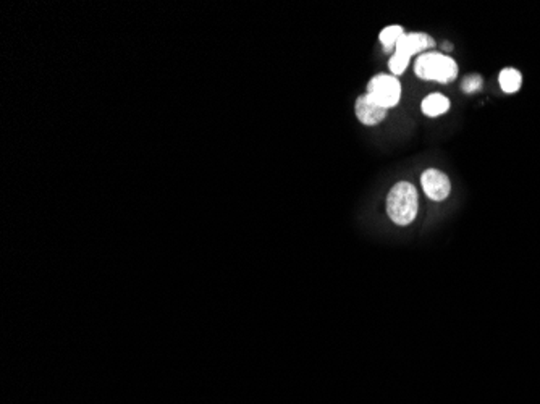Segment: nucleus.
I'll return each instance as SVG.
<instances>
[{
    "mask_svg": "<svg viewBox=\"0 0 540 404\" xmlns=\"http://www.w3.org/2000/svg\"><path fill=\"white\" fill-rule=\"evenodd\" d=\"M404 36V29L398 26V24H393V26H386L384 28L382 31H380V42H382V46L386 52L393 51V49H396V44H398V41L401 37Z\"/></svg>",
    "mask_w": 540,
    "mask_h": 404,
    "instance_id": "nucleus-9",
    "label": "nucleus"
},
{
    "mask_svg": "<svg viewBox=\"0 0 540 404\" xmlns=\"http://www.w3.org/2000/svg\"><path fill=\"white\" fill-rule=\"evenodd\" d=\"M480 87H482V78H480L479 75H469V76H466L464 80H463L461 90L464 92H468V94H471V92L479 91Z\"/></svg>",
    "mask_w": 540,
    "mask_h": 404,
    "instance_id": "nucleus-11",
    "label": "nucleus"
},
{
    "mask_svg": "<svg viewBox=\"0 0 540 404\" xmlns=\"http://www.w3.org/2000/svg\"><path fill=\"white\" fill-rule=\"evenodd\" d=\"M414 71L425 81L450 83L458 76V65L452 57L443 53H420L414 63Z\"/></svg>",
    "mask_w": 540,
    "mask_h": 404,
    "instance_id": "nucleus-2",
    "label": "nucleus"
},
{
    "mask_svg": "<svg viewBox=\"0 0 540 404\" xmlns=\"http://www.w3.org/2000/svg\"><path fill=\"white\" fill-rule=\"evenodd\" d=\"M370 99L384 108H391L400 102L401 85L395 76L377 75L369 81L368 92Z\"/></svg>",
    "mask_w": 540,
    "mask_h": 404,
    "instance_id": "nucleus-3",
    "label": "nucleus"
},
{
    "mask_svg": "<svg viewBox=\"0 0 540 404\" xmlns=\"http://www.w3.org/2000/svg\"><path fill=\"white\" fill-rule=\"evenodd\" d=\"M498 83L503 92H507V94H514V92L519 91V87L523 85V76L516 68H505V70H502V73H500Z\"/></svg>",
    "mask_w": 540,
    "mask_h": 404,
    "instance_id": "nucleus-8",
    "label": "nucleus"
},
{
    "mask_svg": "<svg viewBox=\"0 0 540 404\" xmlns=\"http://www.w3.org/2000/svg\"><path fill=\"white\" fill-rule=\"evenodd\" d=\"M445 49H447V51H452V46H450V44L448 42H445V46H443Z\"/></svg>",
    "mask_w": 540,
    "mask_h": 404,
    "instance_id": "nucleus-12",
    "label": "nucleus"
},
{
    "mask_svg": "<svg viewBox=\"0 0 540 404\" xmlns=\"http://www.w3.org/2000/svg\"><path fill=\"white\" fill-rule=\"evenodd\" d=\"M408 63H409L408 57L400 56V53L395 52L388 62V68H390V71L393 73V76H398V75H401V73H404Z\"/></svg>",
    "mask_w": 540,
    "mask_h": 404,
    "instance_id": "nucleus-10",
    "label": "nucleus"
},
{
    "mask_svg": "<svg viewBox=\"0 0 540 404\" xmlns=\"http://www.w3.org/2000/svg\"><path fill=\"white\" fill-rule=\"evenodd\" d=\"M423 113L427 117H439L448 112L450 101L443 94H430L423 101Z\"/></svg>",
    "mask_w": 540,
    "mask_h": 404,
    "instance_id": "nucleus-7",
    "label": "nucleus"
},
{
    "mask_svg": "<svg viewBox=\"0 0 540 404\" xmlns=\"http://www.w3.org/2000/svg\"><path fill=\"white\" fill-rule=\"evenodd\" d=\"M354 112H356V117L359 118V121H363L364 125L368 126L379 125V123L386 117V108L377 106V103L370 99L368 94L358 97V101H356V106H354Z\"/></svg>",
    "mask_w": 540,
    "mask_h": 404,
    "instance_id": "nucleus-6",
    "label": "nucleus"
},
{
    "mask_svg": "<svg viewBox=\"0 0 540 404\" xmlns=\"http://www.w3.org/2000/svg\"><path fill=\"white\" fill-rule=\"evenodd\" d=\"M434 39L427 36V34L423 33H404V36L400 39L398 44H396L395 52L400 53V56H404L411 58L416 53H423L425 49L434 47Z\"/></svg>",
    "mask_w": 540,
    "mask_h": 404,
    "instance_id": "nucleus-5",
    "label": "nucleus"
},
{
    "mask_svg": "<svg viewBox=\"0 0 540 404\" xmlns=\"http://www.w3.org/2000/svg\"><path fill=\"white\" fill-rule=\"evenodd\" d=\"M386 214L396 225L413 224L418 215V191L408 181L396 183L386 198Z\"/></svg>",
    "mask_w": 540,
    "mask_h": 404,
    "instance_id": "nucleus-1",
    "label": "nucleus"
},
{
    "mask_svg": "<svg viewBox=\"0 0 540 404\" xmlns=\"http://www.w3.org/2000/svg\"><path fill=\"white\" fill-rule=\"evenodd\" d=\"M420 185H423L424 193L427 194L429 199L432 201H443L450 196L452 191V185H450V178L443 171L429 169L425 170L423 176H420Z\"/></svg>",
    "mask_w": 540,
    "mask_h": 404,
    "instance_id": "nucleus-4",
    "label": "nucleus"
}]
</instances>
